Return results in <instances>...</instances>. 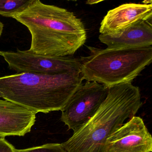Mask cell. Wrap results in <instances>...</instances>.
Masks as SVG:
<instances>
[{"instance_id":"obj_5","label":"cell","mask_w":152,"mask_h":152,"mask_svg":"<svg viewBox=\"0 0 152 152\" xmlns=\"http://www.w3.org/2000/svg\"><path fill=\"white\" fill-rule=\"evenodd\" d=\"M0 56L7 63L8 68L16 73L29 72L43 74H80V58L70 56L50 57L35 54L28 50H0Z\"/></svg>"},{"instance_id":"obj_12","label":"cell","mask_w":152,"mask_h":152,"mask_svg":"<svg viewBox=\"0 0 152 152\" xmlns=\"http://www.w3.org/2000/svg\"><path fill=\"white\" fill-rule=\"evenodd\" d=\"M16 152H67L62 144L48 143L39 146L23 149H17Z\"/></svg>"},{"instance_id":"obj_3","label":"cell","mask_w":152,"mask_h":152,"mask_svg":"<svg viewBox=\"0 0 152 152\" xmlns=\"http://www.w3.org/2000/svg\"><path fill=\"white\" fill-rule=\"evenodd\" d=\"M80 74L16 73L0 77L5 100L35 113L61 111L83 83Z\"/></svg>"},{"instance_id":"obj_1","label":"cell","mask_w":152,"mask_h":152,"mask_svg":"<svg viewBox=\"0 0 152 152\" xmlns=\"http://www.w3.org/2000/svg\"><path fill=\"white\" fill-rule=\"evenodd\" d=\"M13 18L27 27L31 36L29 50L38 55L72 56L87 39L85 26L73 13L39 0Z\"/></svg>"},{"instance_id":"obj_9","label":"cell","mask_w":152,"mask_h":152,"mask_svg":"<svg viewBox=\"0 0 152 152\" xmlns=\"http://www.w3.org/2000/svg\"><path fill=\"white\" fill-rule=\"evenodd\" d=\"M36 113L10 101L0 99V137L24 136L31 132Z\"/></svg>"},{"instance_id":"obj_11","label":"cell","mask_w":152,"mask_h":152,"mask_svg":"<svg viewBox=\"0 0 152 152\" xmlns=\"http://www.w3.org/2000/svg\"><path fill=\"white\" fill-rule=\"evenodd\" d=\"M33 1L34 0H0V16L13 18Z\"/></svg>"},{"instance_id":"obj_7","label":"cell","mask_w":152,"mask_h":152,"mask_svg":"<svg viewBox=\"0 0 152 152\" xmlns=\"http://www.w3.org/2000/svg\"><path fill=\"white\" fill-rule=\"evenodd\" d=\"M152 137L143 120L133 116L107 139L105 152H151Z\"/></svg>"},{"instance_id":"obj_15","label":"cell","mask_w":152,"mask_h":152,"mask_svg":"<svg viewBox=\"0 0 152 152\" xmlns=\"http://www.w3.org/2000/svg\"><path fill=\"white\" fill-rule=\"evenodd\" d=\"M4 25L3 23L0 21V37H1L4 29Z\"/></svg>"},{"instance_id":"obj_4","label":"cell","mask_w":152,"mask_h":152,"mask_svg":"<svg viewBox=\"0 0 152 152\" xmlns=\"http://www.w3.org/2000/svg\"><path fill=\"white\" fill-rule=\"evenodd\" d=\"M89 56L80 58L81 75L109 88L132 83L152 61V47L104 49L88 47Z\"/></svg>"},{"instance_id":"obj_2","label":"cell","mask_w":152,"mask_h":152,"mask_svg":"<svg viewBox=\"0 0 152 152\" xmlns=\"http://www.w3.org/2000/svg\"><path fill=\"white\" fill-rule=\"evenodd\" d=\"M139 88L132 83L109 88L106 98L93 117L67 141V152H105L107 140L142 106Z\"/></svg>"},{"instance_id":"obj_6","label":"cell","mask_w":152,"mask_h":152,"mask_svg":"<svg viewBox=\"0 0 152 152\" xmlns=\"http://www.w3.org/2000/svg\"><path fill=\"white\" fill-rule=\"evenodd\" d=\"M109 88L96 82L83 83L62 109L61 120L74 132L85 125L106 98Z\"/></svg>"},{"instance_id":"obj_10","label":"cell","mask_w":152,"mask_h":152,"mask_svg":"<svg viewBox=\"0 0 152 152\" xmlns=\"http://www.w3.org/2000/svg\"><path fill=\"white\" fill-rule=\"evenodd\" d=\"M99 39L109 48L152 46V24L149 21L139 22L118 32L100 34Z\"/></svg>"},{"instance_id":"obj_8","label":"cell","mask_w":152,"mask_h":152,"mask_svg":"<svg viewBox=\"0 0 152 152\" xmlns=\"http://www.w3.org/2000/svg\"><path fill=\"white\" fill-rule=\"evenodd\" d=\"M152 4L126 3L107 12L100 23V34L121 31L142 21L151 22Z\"/></svg>"},{"instance_id":"obj_14","label":"cell","mask_w":152,"mask_h":152,"mask_svg":"<svg viewBox=\"0 0 152 152\" xmlns=\"http://www.w3.org/2000/svg\"><path fill=\"white\" fill-rule=\"evenodd\" d=\"M102 1H97V0H90V1H88L86 2V4L88 5H92L94 4H98L99 2H101Z\"/></svg>"},{"instance_id":"obj_16","label":"cell","mask_w":152,"mask_h":152,"mask_svg":"<svg viewBox=\"0 0 152 152\" xmlns=\"http://www.w3.org/2000/svg\"><path fill=\"white\" fill-rule=\"evenodd\" d=\"M3 94L1 93V92H0V98H3Z\"/></svg>"},{"instance_id":"obj_13","label":"cell","mask_w":152,"mask_h":152,"mask_svg":"<svg viewBox=\"0 0 152 152\" xmlns=\"http://www.w3.org/2000/svg\"><path fill=\"white\" fill-rule=\"evenodd\" d=\"M16 150L5 138L0 137V152H16Z\"/></svg>"}]
</instances>
